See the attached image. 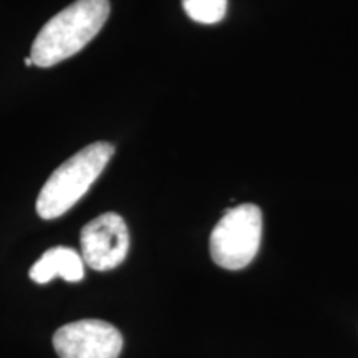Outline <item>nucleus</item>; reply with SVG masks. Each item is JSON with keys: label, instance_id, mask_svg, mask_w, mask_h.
I'll list each match as a JSON object with an SVG mask.
<instances>
[{"label": "nucleus", "instance_id": "nucleus-1", "mask_svg": "<svg viewBox=\"0 0 358 358\" xmlns=\"http://www.w3.org/2000/svg\"><path fill=\"white\" fill-rule=\"evenodd\" d=\"M110 17L108 0H77L58 12L37 34L30 58L48 69L77 55L100 34Z\"/></svg>", "mask_w": 358, "mask_h": 358}, {"label": "nucleus", "instance_id": "nucleus-2", "mask_svg": "<svg viewBox=\"0 0 358 358\" xmlns=\"http://www.w3.org/2000/svg\"><path fill=\"white\" fill-rule=\"evenodd\" d=\"M113 155V145L96 141L60 164L38 192V216L45 221H52L69 213L87 194Z\"/></svg>", "mask_w": 358, "mask_h": 358}, {"label": "nucleus", "instance_id": "nucleus-3", "mask_svg": "<svg viewBox=\"0 0 358 358\" xmlns=\"http://www.w3.org/2000/svg\"><path fill=\"white\" fill-rule=\"evenodd\" d=\"M262 241V211L256 204H239L216 224L209 239L213 261L227 271H241L257 256Z\"/></svg>", "mask_w": 358, "mask_h": 358}, {"label": "nucleus", "instance_id": "nucleus-4", "mask_svg": "<svg viewBox=\"0 0 358 358\" xmlns=\"http://www.w3.org/2000/svg\"><path fill=\"white\" fill-rule=\"evenodd\" d=\"M53 348L60 358H118L123 337L108 322L87 319L60 327Z\"/></svg>", "mask_w": 358, "mask_h": 358}, {"label": "nucleus", "instance_id": "nucleus-5", "mask_svg": "<svg viewBox=\"0 0 358 358\" xmlns=\"http://www.w3.org/2000/svg\"><path fill=\"white\" fill-rule=\"evenodd\" d=\"M82 259L93 271L106 272L118 267L128 256L129 232L124 219L105 213L90 221L80 234Z\"/></svg>", "mask_w": 358, "mask_h": 358}, {"label": "nucleus", "instance_id": "nucleus-6", "mask_svg": "<svg viewBox=\"0 0 358 358\" xmlns=\"http://www.w3.org/2000/svg\"><path fill=\"white\" fill-rule=\"evenodd\" d=\"M85 262L80 254L71 248L48 249L30 268V279L37 284H48V282L62 277L66 282H80L85 275Z\"/></svg>", "mask_w": 358, "mask_h": 358}, {"label": "nucleus", "instance_id": "nucleus-7", "mask_svg": "<svg viewBox=\"0 0 358 358\" xmlns=\"http://www.w3.org/2000/svg\"><path fill=\"white\" fill-rule=\"evenodd\" d=\"M182 8L198 24H217L227 13V0H182Z\"/></svg>", "mask_w": 358, "mask_h": 358}, {"label": "nucleus", "instance_id": "nucleus-8", "mask_svg": "<svg viewBox=\"0 0 358 358\" xmlns=\"http://www.w3.org/2000/svg\"><path fill=\"white\" fill-rule=\"evenodd\" d=\"M25 65H27V66H32V65H34V60H32V58H30V57H29V58H25Z\"/></svg>", "mask_w": 358, "mask_h": 358}]
</instances>
